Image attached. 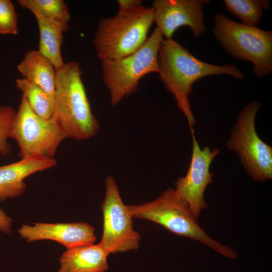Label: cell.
Segmentation results:
<instances>
[{
  "instance_id": "cell-22",
  "label": "cell",
  "mask_w": 272,
  "mask_h": 272,
  "mask_svg": "<svg viewBox=\"0 0 272 272\" xmlns=\"http://www.w3.org/2000/svg\"><path fill=\"white\" fill-rule=\"evenodd\" d=\"M118 12H125L136 9L142 6L141 0H118Z\"/></svg>"
},
{
  "instance_id": "cell-10",
  "label": "cell",
  "mask_w": 272,
  "mask_h": 272,
  "mask_svg": "<svg viewBox=\"0 0 272 272\" xmlns=\"http://www.w3.org/2000/svg\"><path fill=\"white\" fill-rule=\"evenodd\" d=\"M192 151L190 163L184 176L175 182V190L187 203L195 218L208 207L204 193L208 185L213 182L214 175L210 169L211 163L220 153L219 149L211 150L208 146L201 149L191 131Z\"/></svg>"
},
{
  "instance_id": "cell-8",
  "label": "cell",
  "mask_w": 272,
  "mask_h": 272,
  "mask_svg": "<svg viewBox=\"0 0 272 272\" xmlns=\"http://www.w3.org/2000/svg\"><path fill=\"white\" fill-rule=\"evenodd\" d=\"M9 137L18 143L21 158L36 156L53 158L60 144L67 138L53 118L45 119L37 115L23 95Z\"/></svg>"
},
{
  "instance_id": "cell-5",
  "label": "cell",
  "mask_w": 272,
  "mask_h": 272,
  "mask_svg": "<svg viewBox=\"0 0 272 272\" xmlns=\"http://www.w3.org/2000/svg\"><path fill=\"white\" fill-rule=\"evenodd\" d=\"M225 51L236 59L251 62L258 78L272 73V31L244 25L218 13L213 29Z\"/></svg>"
},
{
  "instance_id": "cell-7",
  "label": "cell",
  "mask_w": 272,
  "mask_h": 272,
  "mask_svg": "<svg viewBox=\"0 0 272 272\" xmlns=\"http://www.w3.org/2000/svg\"><path fill=\"white\" fill-rule=\"evenodd\" d=\"M261 103H249L238 115L227 146L239 156L241 164L254 181L272 178V148L257 134L255 117Z\"/></svg>"
},
{
  "instance_id": "cell-2",
  "label": "cell",
  "mask_w": 272,
  "mask_h": 272,
  "mask_svg": "<svg viewBox=\"0 0 272 272\" xmlns=\"http://www.w3.org/2000/svg\"><path fill=\"white\" fill-rule=\"evenodd\" d=\"M77 61L65 63L56 70L54 104L52 118L67 138L85 140L94 137L100 125L92 111Z\"/></svg>"
},
{
  "instance_id": "cell-1",
  "label": "cell",
  "mask_w": 272,
  "mask_h": 272,
  "mask_svg": "<svg viewBox=\"0 0 272 272\" xmlns=\"http://www.w3.org/2000/svg\"><path fill=\"white\" fill-rule=\"evenodd\" d=\"M158 74L166 90L175 98L178 108L183 113L191 131L195 119L188 96L192 85L201 78L228 75L241 80L244 74L231 63L215 65L202 61L194 56L185 47L173 38L164 39L158 54Z\"/></svg>"
},
{
  "instance_id": "cell-17",
  "label": "cell",
  "mask_w": 272,
  "mask_h": 272,
  "mask_svg": "<svg viewBox=\"0 0 272 272\" xmlns=\"http://www.w3.org/2000/svg\"><path fill=\"white\" fill-rule=\"evenodd\" d=\"M16 84L30 108L37 115L45 119L52 117L54 104V96L24 78L17 79Z\"/></svg>"
},
{
  "instance_id": "cell-13",
  "label": "cell",
  "mask_w": 272,
  "mask_h": 272,
  "mask_svg": "<svg viewBox=\"0 0 272 272\" xmlns=\"http://www.w3.org/2000/svg\"><path fill=\"white\" fill-rule=\"evenodd\" d=\"M56 164L54 158L36 156L0 166V201L22 195L26 188L25 178L52 168Z\"/></svg>"
},
{
  "instance_id": "cell-3",
  "label": "cell",
  "mask_w": 272,
  "mask_h": 272,
  "mask_svg": "<svg viewBox=\"0 0 272 272\" xmlns=\"http://www.w3.org/2000/svg\"><path fill=\"white\" fill-rule=\"evenodd\" d=\"M127 207L133 218L157 223L177 235L199 241L227 258L237 257L235 251L213 239L200 227L187 203L175 189L167 188L153 201Z\"/></svg>"
},
{
  "instance_id": "cell-12",
  "label": "cell",
  "mask_w": 272,
  "mask_h": 272,
  "mask_svg": "<svg viewBox=\"0 0 272 272\" xmlns=\"http://www.w3.org/2000/svg\"><path fill=\"white\" fill-rule=\"evenodd\" d=\"M18 231L27 242L51 240L66 248L92 245L96 240L95 229L86 222L34 223L33 226L23 224Z\"/></svg>"
},
{
  "instance_id": "cell-20",
  "label": "cell",
  "mask_w": 272,
  "mask_h": 272,
  "mask_svg": "<svg viewBox=\"0 0 272 272\" xmlns=\"http://www.w3.org/2000/svg\"><path fill=\"white\" fill-rule=\"evenodd\" d=\"M18 15L9 0H0V35H17Z\"/></svg>"
},
{
  "instance_id": "cell-19",
  "label": "cell",
  "mask_w": 272,
  "mask_h": 272,
  "mask_svg": "<svg viewBox=\"0 0 272 272\" xmlns=\"http://www.w3.org/2000/svg\"><path fill=\"white\" fill-rule=\"evenodd\" d=\"M22 8L30 11L35 17L69 23L71 16L68 7L62 0H19Z\"/></svg>"
},
{
  "instance_id": "cell-9",
  "label": "cell",
  "mask_w": 272,
  "mask_h": 272,
  "mask_svg": "<svg viewBox=\"0 0 272 272\" xmlns=\"http://www.w3.org/2000/svg\"><path fill=\"white\" fill-rule=\"evenodd\" d=\"M105 196L101 203L103 232L99 244L109 254L137 250L141 235L134 230L132 217L120 196L114 178L105 179Z\"/></svg>"
},
{
  "instance_id": "cell-23",
  "label": "cell",
  "mask_w": 272,
  "mask_h": 272,
  "mask_svg": "<svg viewBox=\"0 0 272 272\" xmlns=\"http://www.w3.org/2000/svg\"><path fill=\"white\" fill-rule=\"evenodd\" d=\"M12 222V219L0 208V231L7 234L11 233Z\"/></svg>"
},
{
  "instance_id": "cell-21",
  "label": "cell",
  "mask_w": 272,
  "mask_h": 272,
  "mask_svg": "<svg viewBox=\"0 0 272 272\" xmlns=\"http://www.w3.org/2000/svg\"><path fill=\"white\" fill-rule=\"evenodd\" d=\"M16 111L9 106H0V153L6 155L11 152V147L8 143L11 123Z\"/></svg>"
},
{
  "instance_id": "cell-4",
  "label": "cell",
  "mask_w": 272,
  "mask_h": 272,
  "mask_svg": "<svg viewBox=\"0 0 272 272\" xmlns=\"http://www.w3.org/2000/svg\"><path fill=\"white\" fill-rule=\"evenodd\" d=\"M153 23L152 8L143 6L101 18L93 40L97 57L100 61L116 59L137 51L147 40Z\"/></svg>"
},
{
  "instance_id": "cell-14",
  "label": "cell",
  "mask_w": 272,
  "mask_h": 272,
  "mask_svg": "<svg viewBox=\"0 0 272 272\" xmlns=\"http://www.w3.org/2000/svg\"><path fill=\"white\" fill-rule=\"evenodd\" d=\"M109 254L99 243L67 248L57 272H104L109 267Z\"/></svg>"
},
{
  "instance_id": "cell-6",
  "label": "cell",
  "mask_w": 272,
  "mask_h": 272,
  "mask_svg": "<svg viewBox=\"0 0 272 272\" xmlns=\"http://www.w3.org/2000/svg\"><path fill=\"white\" fill-rule=\"evenodd\" d=\"M163 38L156 27L137 51L119 59L101 61L103 83L109 91L113 106L137 91L144 76L152 73L158 74V54Z\"/></svg>"
},
{
  "instance_id": "cell-11",
  "label": "cell",
  "mask_w": 272,
  "mask_h": 272,
  "mask_svg": "<svg viewBox=\"0 0 272 272\" xmlns=\"http://www.w3.org/2000/svg\"><path fill=\"white\" fill-rule=\"evenodd\" d=\"M207 0H155L151 7L154 22L165 39H172L179 27H189L195 37L207 31L202 7Z\"/></svg>"
},
{
  "instance_id": "cell-18",
  "label": "cell",
  "mask_w": 272,
  "mask_h": 272,
  "mask_svg": "<svg viewBox=\"0 0 272 272\" xmlns=\"http://www.w3.org/2000/svg\"><path fill=\"white\" fill-rule=\"evenodd\" d=\"M228 11L238 17L242 24L256 26L263 15V11L270 8L268 0H224Z\"/></svg>"
},
{
  "instance_id": "cell-16",
  "label": "cell",
  "mask_w": 272,
  "mask_h": 272,
  "mask_svg": "<svg viewBox=\"0 0 272 272\" xmlns=\"http://www.w3.org/2000/svg\"><path fill=\"white\" fill-rule=\"evenodd\" d=\"M40 33L39 52L48 59L55 70L64 64L61 46L63 33L68 30L69 23L50 20L42 17H35Z\"/></svg>"
},
{
  "instance_id": "cell-15",
  "label": "cell",
  "mask_w": 272,
  "mask_h": 272,
  "mask_svg": "<svg viewBox=\"0 0 272 272\" xmlns=\"http://www.w3.org/2000/svg\"><path fill=\"white\" fill-rule=\"evenodd\" d=\"M17 69L23 78L39 86L54 96L56 70L38 50L28 51Z\"/></svg>"
}]
</instances>
